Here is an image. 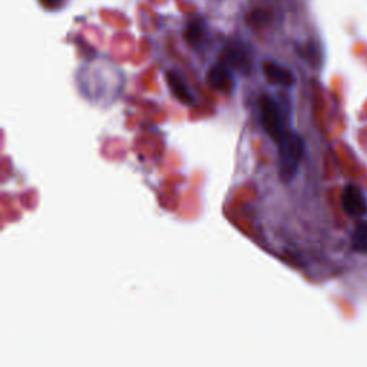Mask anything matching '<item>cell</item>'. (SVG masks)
I'll list each match as a JSON object with an SVG mask.
<instances>
[{
	"label": "cell",
	"mask_w": 367,
	"mask_h": 367,
	"mask_svg": "<svg viewBox=\"0 0 367 367\" xmlns=\"http://www.w3.org/2000/svg\"><path fill=\"white\" fill-rule=\"evenodd\" d=\"M275 145H277L280 176L283 181L290 182L296 176L304 157L303 138L294 131H289Z\"/></svg>",
	"instance_id": "1"
},
{
	"label": "cell",
	"mask_w": 367,
	"mask_h": 367,
	"mask_svg": "<svg viewBox=\"0 0 367 367\" xmlns=\"http://www.w3.org/2000/svg\"><path fill=\"white\" fill-rule=\"evenodd\" d=\"M257 107H258V116H260L263 131L274 144H277L290 131L286 126L283 109L280 108L277 100L268 94L260 95L257 101Z\"/></svg>",
	"instance_id": "2"
},
{
	"label": "cell",
	"mask_w": 367,
	"mask_h": 367,
	"mask_svg": "<svg viewBox=\"0 0 367 367\" xmlns=\"http://www.w3.org/2000/svg\"><path fill=\"white\" fill-rule=\"evenodd\" d=\"M207 82L211 89L222 94H231L236 88V78L233 75V69L225 62H217L207 72Z\"/></svg>",
	"instance_id": "3"
},
{
	"label": "cell",
	"mask_w": 367,
	"mask_h": 367,
	"mask_svg": "<svg viewBox=\"0 0 367 367\" xmlns=\"http://www.w3.org/2000/svg\"><path fill=\"white\" fill-rule=\"evenodd\" d=\"M343 210L356 218H363L367 214V197L364 191L354 184H349L342 195Z\"/></svg>",
	"instance_id": "4"
},
{
	"label": "cell",
	"mask_w": 367,
	"mask_h": 367,
	"mask_svg": "<svg viewBox=\"0 0 367 367\" xmlns=\"http://www.w3.org/2000/svg\"><path fill=\"white\" fill-rule=\"evenodd\" d=\"M165 80H167V85L171 90V94L175 97V100H178L181 104L194 105L195 97L193 94L191 88L186 82V79L181 76V73H178L174 69H169L165 73Z\"/></svg>",
	"instance_id": "5"
},
{
	"label": "cell",
	"mask_w": 367,
	"mask_h": 367,
	"mask_svg": "<svg viewBox=\"0 0 367 367\" xmlns=\"http://www.w3.org/2000/svg\"><path fill=\"white\" fill-rule=\"evenodd\" d=\"M222 62H225L231 69H236L243 73H250L253 68L250 52L243 44L228 46V48L224 51Z\"/></svg>",
	"instance_id": "6"
},
{
	"label": "cell",
	"mask_w": 367,
	"mask_h": 367,
	"mask_svg": "<svg viewBox=\"0 0 367 367\" xmlns=\"http://www.w3.org/2000/svg\"><path fill=\"white\" fill-rule=\"evenodd\" d=\"M263 72L267 80L272 85H279L284 88H290L294 85L296 79L290 69L282 66L280 64L274 61H265L263 65Z\"/></svg>",
	"instance_id": "7"
},
{
	"label": "cell",
	"mask_w": 367,
	"mask_h": 367,
	"mask_svg": "<svg viewBox=\"0 0 367 367\" xmlns=\"http://www.w3.org/2000/svg\"><path fill=\"white\" fill-rule=\"evenodd\" d=\"M351 247L354 251L367 254V221L359 218L351 234Z\"/></svg>",
	"instance_id": "8"
},
{
	"label": "cell",
	"mask_w": 367,
	"mask_h": 367,
	"mask_svg": "<svg viewBox=\"0 0 367 367\" xmlns=\"http://www.w3.org/2000/svg\"><path fill=\"white\" fill-rule=\"evenodd\" d=\"M204 33H205V25L204 22L201 20H193L187 25L186 28V33H184V36H186V40L193 44V46H197L198 43L203 42L204 39Z\"/></svg>",
	"instance_id": "9"
},
{
	"label": "cell",
	"mask_w": 367,
	"mask_h": 367,
	"mask_svg": "<svg viewBox=\"0 0 367 367\" xmlns=\"http://www.w3.org/2000/svg\"><path fill=\"white\" fill-rule=\"evenodd\" d=\"M272 19V15L270 11L267 9H257L254 12H251L247 18V22L253 26H263L267 25L270 20Z\"/></svg>",
	"instance_id": "10"
},
{
	"label": "cell",
	"mask_w": 367,
	"mask_h": 367,
	"mask_svg": "<svg viewBox=\"0 0 367 367\" xmlns=\"http://www.w3.org/2000/svg\"><path fill=\"white\" fill-rule=\"evenodd\" d=\"M40 2L43 4L44 8H48V9H58V8H61V6L64 5L65 0H40Z\"/></svg>",
	"instance_id": "11"
}]
</instances>
